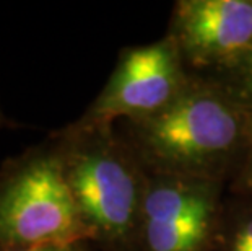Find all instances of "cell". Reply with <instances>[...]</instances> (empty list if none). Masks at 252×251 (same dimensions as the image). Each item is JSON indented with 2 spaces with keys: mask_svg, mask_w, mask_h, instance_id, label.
Listing matches in <instances>:
<instances>
[{
  "mask_svg": "<svg viewBox=\"0 0 252 251\" xmlns=\"http://www.w3.org/2000/svg\"><path fill=\"white\" fill-rule=\"evenodd\" d=\"M62 163L90 233L124 237L130 230L137 207V184L124 162L108 148L88 147Z\"/></svg>",
  "mask_w": 252,
  "mask_h": 251,
  "instance_id": "7a4b0ae2",
  "label": "cell"
},
{
  "mask_svg": "<svg viewBox=\"0 0 252 251\" xmlns=\"http://www.w3.org/2000/svg\"><path fill=\"white\" fill-rule=\"evenodd\" d=\"M249 183H251V186H252V170H251V173H249Z\"/></svg>",
  "mask_w": 252,
  "mask_h": 251,
  "instance_id": "8fae6325",
  "label": "cell"
},
{
  "mask_svg": "<svg viewBox=\"0 0 252 251\" xmlns=\"http://www.w3.org/2000/svg\"><path fill=\"white\" fill-rule=\"evenodd\" d=\"M143 222H174L202 212H212L210 199L198 189L158 186L143 199Z\"/></svg>",
  "mask_w": 252,
  "mask_h": 251,
  "instance_id": "8992f818",
  "label": "cell"
},
{
  "mask_svg": "<svg viewBox=\"0 0 252 251\" xmlns=\"http://www.w3.org/2000/svg\"><path fill=\"white\" fill-rule=\"evenodd\" d=\"M5 126V116H3V113H2V108H0V129Z\"/></svg>",
  "mask_w": 252,
  "mask_h": 251,
  "instance_id": "30bf717a",
  "label": "cell"
},
{
  "mask_svg": "<svg viewBox=\"0 0 252 251\" xmlns=\"http://www.w3.org/2000/svg\"><path fill=\"white\" fill-rule=\"evenodd\" d=\"M179 83L176 54L168 42L130 51L90 111L91 126L108 124L117 116H137L164 109Z\"/></svg>",
  "mask_w": 252,
  "mask_h": 251,
  "instance_id": "277c9868",
  "label": "cell"
},
{
  "mask_svg": "<svg viewBox=\"0 0 252 251\" xmlns=\"http://www.w3.org/2000/svg\"><path fill=\"white\" fill-rule=\"evenodd\" d=\"M243 80H244V88L248 92L249 98L252 100V49L246 54L244 59V69H243Z\"/></svg>",
  "mask_w": 252,
  "mask_h": 251,
  "instance_id": "ba28073f",
  "label": "cell"
},
{
  "mask_svg": "<svg viewBox=\"0 0 252 251\" xmlns=\"http://www.w3.org/2000/svg\"><path fill=\"white\" fill-rule=\"evenodd\" d=\"M181 41L200 62L248 54L252 49V2L192 0L178 13Z\"/></svg>",
  "mask_w": 252,
  "mask_h": 251,
  "instance_id": "5b68a950",
  "label": "cell"
},
{
  "mask_svg": "<svg viewBox=\"0 0 252 251\" xmlns=\"http://www.w3.org/2000/svg\"><path fill=\"white\" fill-rule=\"evenodd\" d=\"M251 251H252V250H251Z\"/></svg>",
  "mask_w": 252,
  "mask_h": 251,
  "instance_id": "7c38bea8",
  "label": "cell"
},
{
  "mask_svg": "<svg viewBox=\"0 0 252 251\" xmlns=\"http://www.w3.org/2000/svg\"><path fill=\"white\" fill-rule=\"evenodd\" d=\"M8 251H75L72 247H34V248H21V250H8Z\"/></svg>",
  "mask_w": 252,
  "mask_h": 251,
  "instance_id": "9c48e42d",
  "label": "cell"
},
{
  "mask_svg": "<svg viewBox=\"0 0 252 251\" xmlns=\"http://www.w3.org/2000/svg\"><path fill=\"white\" fill-rule=\"evenodd\" d=\"M90 230L56 157L8 163L0 173V251L72 247Z\"/></svg>",
  "mask_w": 252,
  "mask_h": 251,
  "instance_id": "6da1fadb",
  "label": "cell"
},
{
  "mask_svg": "<svg viewBox=\"0 0 252 251\" xmlns=\"http://www.w3.org/2000/svg\"><path fill=\"white\" fill-rule=\"evenodd\" d=\"M234 111L212 95L173 100L150 122L148 142L159 157L189 165L226 152L238 139Z\"/></svg>",
  "mask_w": 252,
  "mask_h": 251,
  "instance_id": "3957f363",
  "label": "cell"
},
{
  "mask_svg": "<svg viewBox=\"0 0 252 251\" xmlns=\"http://www.w3.org/2000/svg\"><path fill=\"white\" fill-rule=\"evenodd\" d=\"M212 212L174 222H143L145 240L152 251H198L205 242Z\"/></svg>",
  "mask_w": 252,
  "mask_h": 251,
  "instance_id": "52a82bcc",
  "label": "cell"
}]
</instances>
